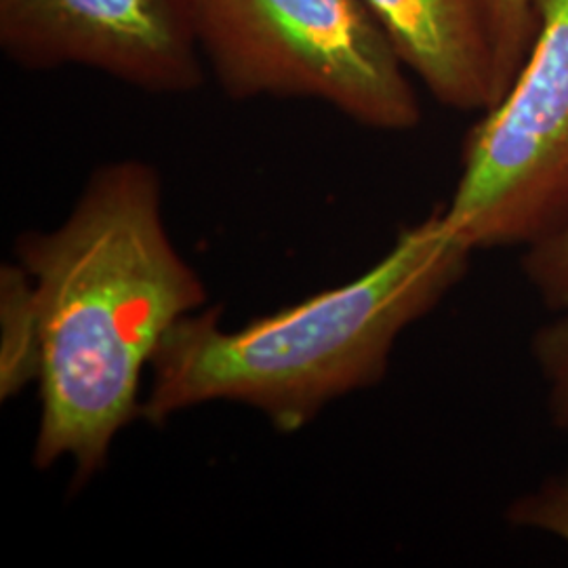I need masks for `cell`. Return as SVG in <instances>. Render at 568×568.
<instances>
[{
	"mask_svg": "<svg viewBox=\"0 0 568 568\" xmlns=\"http://www.w3.org/2000/svg\"><path fill=\"white\" fill-rule=\"evenodd\" d=\"M41 321L39 469L70 462L74 485L102 471L142 415L143 373L164 335L206 307V286L164 224L154 166H100L63 224L16 243Z\"/></svg>",
	"mask_w": 568,
	"mask_h": 568,
	"instance_id": "1",
	"label": "cell"
},
{
	"mask_svg": "<svg viewBox=\"0 0 568 568\" xmlns=\"http://www.w3.org/2000/svg\"><path fill=\"white\" fill-rule=\"evenodd\" d=\"M471 253L440 206L347 284L241 328H224L220 307L185 316L152 356L140 419L163 426L187 408L236 403L281 434L304 429L331 403L386 377L398 337L464 281Z\"/></svg>",
	"mask_w": 568,
	"mask_h": 568,
	"instance_id": "2",
	"label": "cell"
},
{
	"mask_svg": "<svg viewBox=\"0 0 568 568\" xmlns=\"http://www.w3.org/2000/svg\"><path fill=\"white\" fill-rule=\"evenodd\" d=\"M192 20L232 100H318L377 131L422 121L405 63L365 0H192Z\"/></svg>",
	"mask_w": 568,
	"mask_h": 568,
	"instance_id": "3",
	"label": "cell"
},
{
	"mask_svg": "<svg viewBox=\"0 0 568 568\" xmlns=\"http://www.w3.org/2000/svg\"><path fill=\"white\" fill-rule=\"evenodd\" d=\"M539 30L506 98L464 145L443 206L471 248L530 246L568 224V0H535Z\"/></svg>",
	"mask_w": 568,
	"mask_h": 568,
	"instance_id": "4",
	"label": "cell"
},
{
	"mask_svg": "<svg viewBox=\"0 0 568 568\" xmlns=\"http://www.w3.org/2000/svg\"><path fill=\"white\" fill-rule=\"evenodd\" d=\"M0 47L23 70L81 65L159 95L204 81L192 0H0Z\"/></svg>",
	"mask_w": 568,
	"mask_h": 568,
	"instance_id": "5",
	"label": "cell"
},
{
	"mask_svg": "<svg viewBox=\"0 0 568 568\" xmlns=\"http://www.w3.org/2000/svg\"><path fill=\"white\" fill-rule=\"evenodd\" d=\"M400 61L447 108L501 102L487 0H365Z\"/></svg>",
	"mask_w": 568,
	"mask_h": 568,
	"instance_id": "6",
	"label": "cell"
},
{
	"mask_svg": "<svg viewBox=\"0 0 568 568\" xmlns=\"http://www.w3.org/2000/svg\"><path fill=\"white\" fill-rule=\"evenodd\" d=\"M0 396H18L41 375V321L34 286L20 264L0 270Z\"/></svg>",
	"mask_w": 568,
	"mask_h": 568,
	"instance_id": "7",
	"label": "cell"
},
{
	"mask_svg": "<svg viewBox=\"0 0 568 568\" xmlns=\"http://www.w3.org/2000/svg\"><path fill=\"white\" fill-rule=\"evenodd\" d=\"M487 9L497 79L501 95L506 98L532 49L539 18L535 0H487Z\"/></svg>",
	"mask_w": 568,
	"mask_h": 568,
	"instance_id": "8",
	"label": "cell"
},
{
	"mask_svg": "<svg viewBox=\"0 0 568 568\" xmlns=\"http://www.w3.org/2000/svg\"><path fill=\"white\" fill-rule=\"evenodd\" d=\"M532 358L548 382L549 417L568 432V312L532 335Z\"/></svg>",
	"mask_w": 568,
	"mask_h": 568,
	"instance_id": "9",
	"label": "cell"
},
{
	"mask_svg": "<svg viewBox=\"0 0 568 568\" xmlns=\"http://www.w3.org/2000/svg\"><path fill=\"white\" fill-rule=\"evenodd\" d=\"M520 267L549 310L568 312V224L527 246Z\"/></svg>",
	"mask_w": 568,
	"mask_h": 568,
	"instance_id": "10",
	"label": "cell"
},
{
	"mask_svg": "<svg viewBox=\"0 0 568 568\" xmlns=\"http://www.w3.org/2000/svg\"><path fill=\"white\" fill-rule=\"evenodd\" d=\"M508 520L514 527L546 530L568 544V467L537 490L518 497L508 508Z\"/></svg>",
	"mask_w": 568,
	"mask_h": 568,
	"instance_id": "11",
	"label": "cell"
}]
</instances>
